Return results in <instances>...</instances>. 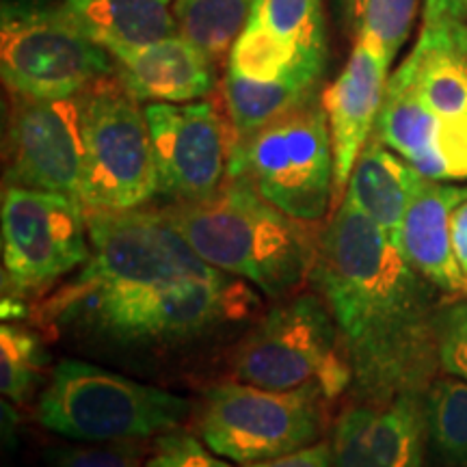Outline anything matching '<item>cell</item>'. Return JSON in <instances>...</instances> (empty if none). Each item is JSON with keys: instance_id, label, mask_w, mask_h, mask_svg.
Returning a JSON list of instances; mask_svg holds the SVG:
<instances>
[{"instance_id": "cell-1", "label": "cell", "mask_w": 467, "mask_h": 467, "mask_svg": "<svg viewBox=\"0 0 467 467\" xmlns=\"http://www.w3.org/2000/svg\"><path fill=\"white\" fill-rule=\"evenodd\" d=\"M312 279L336 320L355 399L429 392L441 370L435 288L348 200L320 236Z\"/></svg>"}, {"instance_id": "cell-2", "label": "cell", "mask_w": 467, "mask_h": 467, "mask_svg": "<svg viewBox=\"0 0 467 467\" xmlns=\"http://www.w3.org/2000/svg\"><path fill=\"white\" fill-rule=\"evenodd\" d=\"M254 295L232 275L178 284L61 288L39 309L58 334L107 350H169L244 317Z\"/></svg>"}, {"instance_id": "cell-3", "label": "cell", "mask_w": 467, "mask_h": 467, "mask_svg": "<svg viewBox=\"0 0 467 467\" xmlns=\"http://www.w3.org/2000/svg\"><path fill=\"white\" fill-rule=\"evenodd\" d=\"M165 214L203 262L273 299L312 275L317 247L301 221L268 203L247 180L227 175L217 195L175 203Z\"/></svg>"}, {"instance_id": "cell-4", "label": "cell", "mask_w": 467, "mask_h": 467, "mask_svg": "<svg viewBox=\"0 0 467 467\" xmlns=\"http://www.w3.org/2000/svg\"><path fill=\"white\" fill-rule=\"evenodd\" d=\"M191 402L89 361L63 359L37 405L39 424L85 443L143 440L178 429Z\"/></svg>"}, {"instance_id": "cell-5", "label": "cell", "mask_w": 467, "mask_h": 467, "mask_svg": "<svg viewBox=\"0 0 467 467\" xmlns=\"http://www.w3.org/2000/svg\"><path fill=\"white\" fill-rule=\"evenodd\" d=\"M301 223L334 206V145L318 96L234 143L230 173Z\"/></svg>"}, {"instance_id": "cell-6", "label": "cell", "mask_w": 467, "mask_h": 467, "mask_svg": "<svg viewBox=\"0 0 467 467\" xmlns=\"http://www.w3.org/2000/svg\"><path fill=\"white\" fill-rule=\"evenodd\" d=\"M234 375L275 392L318 385L327 399L353 383L336 320L325 299L314 295H296L273 307L238 344Z\"/></svg>"}, {"instance_id": "cell-7", "label": "cell", "mask_w": 467, "mask_h": 467, "mask_svg": "<svg viewBox=\"0 0 467 467\" xmlns=\"http://www.w3.org/2000/svg\"><path fill=\"white\" fill-rule=\"evenodd\" d=\"M0 74L9 93L58 100L80 96L115 76V58L87 37L61 7L5 3Z\"/></svg>"}, {"instance_id": "cell-8", "label": "cell", "mask_w": 467, "mask_h": 467, "mask_svg": "<svg viewBox=\"0 0 467 467\" xmlns=\"http://www.w3.org/2000/svg\"><path fill=\"white\" fill-rule=\"evenodd\" d=\"M85 162L78 200L85 210H132L159 192L145 110L115 76L85 91Z\"/></svg>"}, {"instance_id": "cell-9", "label": "cell", "mask_w": 467, "mask_h": 467, "mask_svg": "<svg viewBox=\"0 0 467 467\" xmlns=\"http://www.w3.org/2000/svg\"><path fill=\"white\" fill-rule=\"evenodd\" d=\"M323 388L306 385L275 392L249 383L210 388L200 411V435L219 457L249 465L282 457L318 441Z\"/></svg>"}, {"instance_id": "cell-10", "label": "cell", "mask_w": 467, "mask_h": 467, "mask_svg": "<svg viewBox=\"0 0 467 467\" xmlns=\"http://www.w3.org/2000/svg\"><path fill=\"white\" fill-rule=\"evenodd\" d=\"M0 223L7 299L26 301L91 258L87 210L76 197L7 184Z\"/></svg>"}, {"instance_id": "cell-11", "label": "cell", "mask_w": 467, "mask_h": 467, "mask_svg": "<svg viewBox=\"0 0 467 467\" xmlns=\"http://www.w3.org/2000/svg\"><path fill=\"white\" fill-rule=\"evenodd\" d=\"M91 258L67 290L178 284L223 275L203 262L165 213L87 210Z\"/></svg>"}, {"instance_id": "cell-12", "label": "cell", "mask_w": 467, "mask_h": 467, "mask_svg": "<svg viewBox=\"0 0 467 467\" xmlns=\"http://www.w3.org/2000/svg\"><path fill=\"white\" fill-rule=\"evenodd\" d=\"M221 107L203 98L182 104L151 102L143 109L161 195L175 203L203 202L225 184L236 137Z\"/></svg>"}, {"instance_id": "cell-13", "label": "cell", "mask_w": 467, "mask_h": 467, "mask_svg": "<svg viewBox=\"0 0 467 467\" xmlns=\"http://www.w3.org/2000/svg\"><path fill=\"white\" fill-rule=\"evenodd\" d=\"M85 93L58 100L11 93L5 137L7 184L78 200L85 162Z\"/></svg>"}, {"instance_id": "cell-14", "label": "cell", "mask_w": 467, "mask_h": 467, "mask_svg": "<svg viewBox=\"0 0 467 467\" xmlns=\"http://www.w3.org/2000/svg\"><path fill=\"white\" fill-rule=\"evenodd\" d=\"M424 394L358 400L337 418L334 467H424Z\"/></svg>"}, {"instance_id": "cell-15", "label": "cell", "mask_w": 467, "mask_h": 467, "mask_svg": "<svg viewBox=\"0 0 467 467\" xmlns=\"http://www.w3.org/2000/svg\"><path fill=\"white\" fill-rule=\"evenodd\" d=\"M389 63L379 46L355 39L347 66L320 96L334 145V208H337V197L347 192L355 161L375 132L388 89Z\"/></svg>"}, {"instance_id": "cell-16", "label": "cell", "mask_w": 467, "mask_h": 467, "mask_svg": "<svg viewBox=\"0 0 467 467\" xmlns=\"http://www.w3.org/2000/svg\"><path fill=\"white\" fill-rule=\"evenodd\" d=\"M420 100L446 126L467 156V25L424 22L416 46L402 61Z\"/></svg>"}, {"instance_id": "cell-17", "label": "cell", "mask_w": 467, "mask_h": 467, "mask_svg": "<svg viewBox=\"0 0 467 467\" xmlns=\"http://www.w3.org/2000/svg\"><path fill=\"white\" fill-rule=\"evenodd\" d=\"M113 58L115 78L139 102H197L217 87V63L180 33Z\"/></svg>"}, {"instance_id": "cell-18", "label": "cell", "mask_w": 467, "mask_h": 467, "mask_svg": "<svg viewBox=\"0 0 467 467\" xmlns=\"http://www.w3.org/2000/svg\"><path fill=\"white\" fill-rule=\"evenodd\" d=\"M467 197V186L424 178L409 203L396 247L426 282L443 295H467V277L452 247V210Z\"/></svg>"}, {"instance_id": "cell-19", "label": "cell", "mask_w": 467, "mask_h": 467, "mask_svg": "<svg viewBox=\"0 0 467 467\" xmlns=\"http://www.w3.org/2000/svg\"><path fill=\"white\" fill-rule=\"evenodd\" d=\"M424 175L372 134L355 161L342 200L355 203L399 244L407 208Z\"/></svg>"}, {"instance_id": "cell-20", "label": "cell", "mask_w": 467, "mask_h": 467, "mask_svg": "<svg viewBox=\"0 0 467 467\" xmlns=\"http://www.w3.org/2000/svg\"><path fill=\"white\" fill-rule=\"evenodd\" d=\"M58 7L110 55L178 35L173 0H63Z\"/></svg>"}, {"instance_id": "cell-21", "label": "cell", "mask_w": 467, "mask_h": 467, "mask_svg": "<svg viewBox=\"0 0 467 467\" xmlns=\"http://www.w3.org/2000/svg\"><path fill=\"white\" fill-rule=\"evenodd\" d=\"M327 57L309 55L299 46L284 42L258 26H244L234 42L227 67L258 83H299L318 87L323 78Z\"/></svg>"}, {"instance_id": "cell-22", "label": "cell", "mask_w": 467, "mask_h": 467, "mask_svg": "<svg viewBox=\"0 0 467 467\" xmlns=\"http://www.w3.org/2000/svg\"><path fill=\"white\" fill-rule=\"evenodd\" d=\"M318 96V87L299 83H258L225 69L221 80V104H223L234 137L244 139L268 121L277 119L309 98Z\"/></svg>"}, {"instance_id": "cell-23", "label": "cell", "mask_w": 467, "mask_h": 467, "mask_svg": "<svg viewBox=\"0 0 467 467\" xmlns=\"http://www.w3.org/2000/svg\"><path fill=\"white\" fill-rule=\"evenodd\" d=\"M255 0H173L178 33L206 52L214 63L230 57L247 26Z\"/></svg>"}, {"instance_id": "cell-24", "label": "cell", "mask_w": 467, "mask_h": 467, "mask_svg": "<svg viewBox=\"0 0 467 467\" xmlns=\"http://www.w3.org/2000/svg\"><path fill=\"white\" fill-rule=\"evenodd\" d=\"M426 429L437 457L451 467L467 465V381L435 379L424 394Z\"/></svg>"}, {"instance_id": "cell-25", "label": "cell", "mask_w": 467, "mask_h": 467, "mask_svg": "<svg viewBox=\"0 0 467 467\" xmlns=\"http://www.w3.org/2000/svg\"><path fill=\"white\" fill-rule=\"evenodd\" d=\"M247 25L299 46L309 55L327 57L323 0H255Z\"/></svg>"}, {"instance_id": "cell-26", "label": "cell", "mask_w": 467, "mask_h": 467, "mask_svg": "<svg viewBox=\"0 0 467 467\" xmlns=\"http://www.w3.org/2000/svg\"><path fill=\"white\" fill-rule=\"evenodd\" d=\"M420 0H342L355 39H366L388 55H399L411 35Z\"/></svg>"}, {"instance_id": "cell-27", "label": "cell", "mask_w": 467, "mask_h": 467, "mask_svg": "<svg viewBox=\"0 0 467 467\" xmlns=\"http://www.w3.org/2000/svg\"><path fill=\"white\" fill-rule=\"evenodd\" d=\"M46 366V353L37 334L26 327H0V389L5 399L22 402L31 396Z\"/></svg>"}, {"instance_id": "cell-28", "label": "cell", "mask_w": 467, "mask_h": 467, "mask_svg": "<svg viewBox=\"0 0 467 467\" xmlns=\"http://www.w3.org/2000/svg\"><path fill=\"white\" fill-rule=\"evenodd\" d=\"M437 353H440V368L446 375L467 381V295L440 307Z\"/></svg>"}, {"instance_id": "cell-29", "label": "cell", "mask_w": 467, "mask_h": 467, "mask_svg": "<svg viewBox=\"0 0 467 467\" xmlns=\"http://www.w3.org/2000/svg\"><path fill=\"white\" fill-rule=\"evenodd\" d=\"M148 467H234L227 461L219 459L217 452L192 437L189 431L171 429L156 435L151 446Z\"/></svg>"}, {"instance_id": "cell-30", "label": "cell", "mask_w": 467, "mask_h": 467, "mask_svg": "<svg viewBox=\"0 0 467 467\" xmlns=\"http://www.w3.org/2000/svg\"><path fill=\"white\" fill-rule=\"evenodd\" d=\"M48 467H148L128 446H55L46 452Z\"/></svg>"}, {"instance_id": "cell-31", "label": "cell", "mask_w": 467, "mask_h": 467, "mask_svg": "<svg viewBox=\"0 0 467 467\" xmlns=\"http://www.w3.org/2000/svg\"><path fill=\"white\" fill-rule=\"evenodd\" d=\"M243 467H334V448L329 441H317L301 451L282 454V457L255 461Z\"/></svg>"}, {"instance_id": "cell-32", "label": "cell", "mask_w": 467, "mask_h": 467, "mask_svg": "<svg viewBox=\"0 0 467 467\" xmlns=\"http://www.w3.org/2000/svg\"><path fill=\"white\" fill-rule=\"evenodd\" d=\"M451 227L454 255H457L461 271H463V275L467 277V197H463V200L457 203V208L452 210Z\"/></svg>"}, {"instance_id": "cell-33", "label": "cell", "mask_w": 467, "mask_h": 467, "mask_svg": "<svg viewBox=\"0 0 467 467\" xmlns=\"http://www.w3.org/2000/svg\"><path fill=\"white\" fill-rule=\"evenodd\" d=\"M467 20V0H426L424 22Z\"/></svg>"}]
</instances>
